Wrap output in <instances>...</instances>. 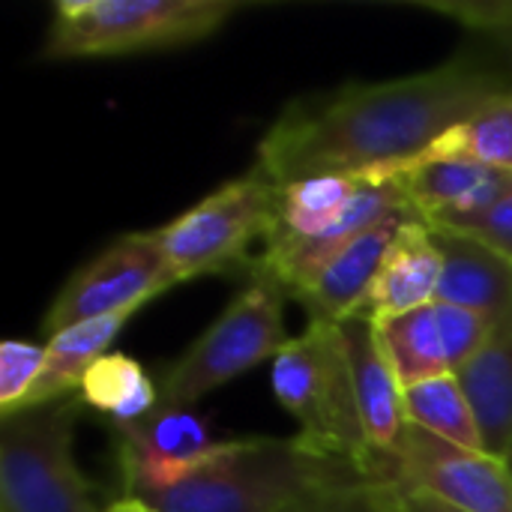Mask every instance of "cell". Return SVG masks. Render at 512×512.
Returning a JSON list of instances; mask_svg holds the SVG:
<instances>
[{
    "label": "cell",
    "mask_w": 512,
    "mask_h": 512,
    "mask_svg": "<svg viewBox=\"0 0 512 512\" xmlns=\"http://www.w3.org/2000/svg\"><path fill=\"white\" fill-rule=\"evenodd\" d=\"M510 90L495 69L459 57L405 78L306 93L288 102L258 141L255 171L273 186L309 177L372 180L420 156L447 129Z\"/></svg>",
    "instance_id": "6da1fadb"
},
{
    "label": "cell",
    "mask_w": 512,
    "mask_h": 512,
    "mask_svg": "<svg viewBox=\"0 0 512 512\" xmlns=\"http://www.w3.org/2000/svg\"><path fill=\"white\" fill-rule=\"evenodd\" d=\"M348 462L309 453L297 438L216 441L186 474L138 501L156 512H288Z\"/></svg>",
    "instance_id": "7a4b0ae2"
},
{
    "label": "cell",
    "mask_w": 512,
    "mask_h": 512,
    "mask_svg": "<svg viewBox=\"0 0 512 512\" xmlns=\"http://www.w3.org/2000/svg\"><path fill=\"white\" fill-rule=\"evenodd\" d=\"M273 393L297 420V441L309 453L384 477L363 432L339 324L309 321L300 336L288 339L273 360Z\"/></svg>",
    "instance_id": "3957f363"
},
{
    "label": "cell",
    "mask_w": 512,
    "mask_h": 512,
    "mask_svg": "<svg viewBox=\"0 0 512 512\" xmlns=\"http://www.w3.org/2000/svg\"><path fill=\"white\" fill-rule=\"evenodd\" d=\"M243 6L234 0H60L45 60L120 57L210 39Z\"/></svg>",
    "instance_id": "277c9868"
},
{
    "label": "cell",
    "mask_w": 512,
    "mask_h": 512,
    "mask_svg": "<svg viewBox=\"0 0 512 512\" xmlns=\"http://www.w3.org/2000/svg\"><path fill=\"white\" fill-rule=\"evenodd\" d=\"M285 294L276 276L252 267L246 288L162 375L159 405L192 408L258 363L276 360L291 339L285 333Z\"/></svg>",
    "instance_id": "5b68a950"
},
{
    "label": "cell",
    "mask_w": 512,
    "mask_h": 512,
    "mask_svg": "<svg viewBox=\"0 0 512 512\" xmlns=\"http://www.w3.org/2000/svg\"><path fill=\"white\" fill-rule=\"evenodd\" d=\"M78 402H54L3 420L0 512H96L75 465Z\"/></svg>",
    "instance_id": "8992f818"
},
{
    "label": "cell",
    "mask_w": 512,
    "mask_h": 512,
    "mask_svg": "<svg viewBox=\"0 0 512 512\" xmlns=\"http://www.w3.org/2000/svg\"><path fill=\"white\" fill-rule=\"evenodd\" d=\"M282 186H273L255 168L222 183L195 207L156 228L162 252L180 282L231 273L246 261L249 246L270 240L279 219Z\"/></svg>",
    "instance_id": "52a82bcc"
},
{
    "label": "cell",
    "mask_w": 512,
    "mask_h": 512,
    "mask_svg": "<svg viewBox=\"0 0 512 512\" xmlns=\"http://www.w3.org/2000/svg\"><path fill=\"white\" fill-rule=\"evenodd\" d=\"M174 285H180V279L171 270L156 231L123 234L69 276L48 306L42 327L48 336H54L84 321L138 312Z\"/></svg>",
    "instance_id": "ba28073f"
},
{
    "label": "cell",
    "mask_w": 512,
    "mask_h": 512,
    "mask_svg": "<svg viewBox=\"0 0 512 512\" xmlns=\"http://www.w3.org/2000/svg\"><path fill=\"white\" fill-rule=\"evenodd\" d=\"M390 480L459 512H512V468L486 450L453 447L408 426L390 465Z\"/></svg>",
    "instance_id": "9c48e42d"
},
{
    "label": "cell",
    "mask_w": 512,
    "mask_h": 512,
    "mask_svg": "<svg viewBox=\"0 0 512 512\" xmlns=\"http://www.w3.org/2000/svg\"><path fill=\"white\" fill-rule=\"evenodd\" d=\"M492 324L495 318L435 300L417 312L378 321L375 333L405 390L438 375H456L480 351Z\"/></svg>",
    "instance_id": "30bf717a"
},
{
    "label": "cell",
    "mask_w": 512,
    "mask_h": 512,
    "mask_svg": "<svg viewBox=\"0 0 512 512\" xmlns=\"http://www.w3.org/2000/svg\"><path fill=\"white\" fill-rule=\"evenodd\" d=\"M216 441L189 408H156L150 417L117 429V465L126 498H144L186 474Z\"/></svg>",
    "instance_id": "8fae6325"
},
{
    "label": "cell",
    "mask_w": 512,
    "mask_h": 512,
    "mask_svg": "<svg viewBox=\"0 0 512 512\" xmlns=\"http://www.w3.org/2000/svg\"><path fill=\"white\" fill-rule=\"evenodd\" d=\"M351 378H354V396L363 420L366 441L381 465V474L390 480V465L402 447V438L408 432L405 420V402H402V384L390 366V360L381 351L375 324L363 315H354L339 324Z\"/></svg>",
    "instance_id": "7c38bea8"
},
{
    "label": "cell",
    "mask_w": 512,
    "mask_h": 512,
    "mask_svg": "<svg viewBox=\"0 0 512 512\" xmlns=\"http://www.w3.org/2000/svg\"><path fill=\"white\" fill-rule=\"evenodd\" d=\"M411 207L402 195V189L396 183H369L363 186V192L357 195L354 207L348 210V216L333 225L330 231L318 234V237H306V240H285V237H273L264 246V255L255 261L258 270L276 276L282 282V288L288 294H303L315 276L354 240L360 237L366 228H372L378 219H384L393 210H405Z\"/></svg>",
    "instance_id": "4fadbf2b"
},
{
    "label": "cell",
    "mask_w": 512,
    "mask_h": 512,
    "mask_svg": "<svg viewBox=\"0 0 512 512\" xmlns=\"http://www.w3.org/2000/svg\"><path fill=\"white\" fill-rule=\"evenodd\" d=\"M411 219H420L411 207L393 210L384 219H378L372 228H366L360 237H354L315 276V282L303 294H297V300L309 309V321L342 324L354 318L363 309L393 240Z\"/></svg>",
    "instance_id": "5bb4252c"
},
{
    "label": "cell",
    "mask_w": 512,
    "mask_h": 512,
    "mask_svg": "<svg viewBox=\"0 0 512 512\" xmlns=\"http://www.w3.org/2000/svg\"><path fill=\"white\" fill-rule=\"evenodd\" d=\"M384 183H396L429 228H444L492 207L512 186V174L474 162H426L402 168Z\"/></svg>",
    "instance_id": "9a60e30c"
},
{
    "label": "cell",
    "mask_w": 512,
    "mask_h": 512,
    "mask_svg": "<svg viewBox=\"0 0 512 512\" xmlns=\"http://www.w3.org/2000/svg\"><path fill=\"white\" fill-rule=\"evenodd\" d=\"M441 273L444 255L435 243L432 228L423 219H411L393 240L375 276V285L357 315L378 324L432 306L438 300Z\"/></svg>",
    "instance_id": "2e32d148"
},
{
    "label": "cell",
    "mask_w": 512,
    "mask_h": 512,
    "mask_svg": "<svg viewBox=\"0 0 512 512\" xmlns=\"http://www.w3.org/2000/svg\"><path fill=\"white\" fill-rule=\"evenodd\" d=\"M456 375L477 414L486 453L507 459L512 450V303Z\"/></svg>",
    "instance_id": "e0dca14e"
},
{
    "label": "cell",
    "mask_w": 512,
    "mask_h": 512,
    "mask_svg": "<svg viewBox=\"0 0 512 512\" xmlns=\"http://www.w3.org/2000/svg\"><path fill=\"white\" fill-rule=\"evenodd\" d=\"M432 234L444 255L438 300L501 318L512 303V261L474 237L435 228Z\"/></svg>",
    "instance_id": "ac0fdd59"
},
{
    "label": "cell",
    "mask_w": 512,
    "mask_h": 512,
    "mask_svg": "<svg viewBox=\"0 0 512 512\" xmlns=\"http://www.w3.org/2000/svg\"><path fill=\"white\" fill-rule=\"evenodd\" d=\"M132 315L135 312H117V315L84 321V324H75V327H66V330L48 336L42 375H39L36 387L30 390L21 414L63 402L69 393H78L90 366L108 354L111 342L120 336V330L129 324Z\"/></svg>",
    "instance_id": "d6986e66"
},
{
    "label": "cell",
    "mask_w": 512,
    "mask_h": 512,
    "mask_svg": "<svg viewBox=\"0 0 512 512\" xmlns=\"http://www.w3.org/2000/svg\"><path fill=\"white\" fill-rule=\"evenodd\" d=\"M426 162H474L483 168L512 174V90L501 99L477 108L459 126L447 129L420 156L393 165L390 171L372 177L369 183H384L390 174L411 168V165H426Z\"/></svg>",
    "instance_id": "ffe728a7"
},
{
    "label": "cell",
    "mask_w": 512,
    "mask_h": 512,
    "mask_svg": "<svg viewBox=\"0 0 512 512\" xmlns=\"http://www.w3.org/2000/svg\"><path fill=\"white\" fill-rule=\"evenodd\" d=\"M78 399L87 408L111 417L114 429H120L150 417L159 408V384H153L144 366L129 354L108 351L84 375Z\"/></svg>",
    "instance_id": "44dd1931"
},
{
    "label": "cell",
    "mask_w": 512,
    "mask_h": 512,
    "mask_svg": "<svg viewBox=\"0 0 512 512\" xmlns=\"http://www.w3.org/2000/svg\"><path fill=\"white\" fill-rule=\"evenodd\" d=\"M363 177H309L282 186L279 219L270 234L285 240H306L339 225L363 192Z\"/></svg>",
    "instance_id": "7402d4cb"
},
{
    "label": "cell",
    "mask_w": 512,
    "mask_h": 512,
    "mask_svg": "<svg viewBox=\"0 0 512 512\" xmlns=\"http://www.w3.org/2000/svg\"><path fill=\"white\" fill-rule=\"evenodd\" d=\"M405 420L462 450H486L477 414L459 375H438L402 390Z\"/></svg>",
    "instance_id": "603a6c76"
},
{
    "label": "cell",
    "mask_w": 512,
    "mask_h": 512,
    "mask_svg": "<svg viewBox=\"0 0 512 512\" xmlns=\"http://www.w3.org/2000/svg\"><path fill=\"white\" fill-rule=\"evenodd\" d=\"M288 512H402V507L393 480L345 468L333 480L306 492Z\"/></svg>",
    "instance_id": "cb8c5ba5"
},
{
    "label": "cell",
    "mask_w": 512,
    "mask_h": 512,
    "mask_svg": "<svg viewBox=\"0 0 512 512\" xmlns=\"http://www.w3.org/2000/svg\"><path fill=\"white\" fill-rule=\"evenodd\" d=\"M45 366V345L6 339L0 345V417L21 414Z\"/></svg>",
    "instance_id": "d4e9b609"
},
{
    "label": "cell",
    "mask_w": 512,
    "mask_h": 512,
    "mask_svg": "<svg viewBox=\"0 0 512 512\" xmlns=\"http://www.w3.org/2000/svg\"><path fill=\"white\" fill-rule=\"evenodd\" d=\"M435 231H453V234L474 237V240L486 243L489 249L501 252L507 261H512V186L483 213L468 216L453 225H444V228H435Z\"/></svg>",
    "instance_id": "484cf974"
},
{
    "label": "cell",
    "mask_w": 512,
    "mask_h": 512,
    "mask_svg": "<svg viewBox=\"0 0 512 512\" xmlns=\"http://www.w3.org/2000/svg\"><path fill=\"white\" fill-rule=\"evenodd\" d=\"M399 486V483H396ZM399 507L402 512H459L453 507H447L444 501L432 498V495H423V492H408L399 486Z\"/></svg>",
    "instance_id": "4316f807"
},
{
    "label": "cell",
    "mask_w": 512,
    "mask_h": 512,
    "mask_svg": "<svg viewBox=\"0 0 512 512\" xmlns=\"http://www.w3.org/2000/svg\"><path fill=\"white\" fill-rule=\"evenodd\" d=\"M102 512H156L150 504H144V501H138V498H117V501H111L108 507Z\"/></svg>",
    "instance_id": "83f0119b"
},
{
    "label": "cell",
    "mask_w": 512,
    "mask_h": 512,
    "mask_svg": "<svg viewBox=\"0 0 512 512\" xmlns=\"http://www.w3.org/2000/svg\"><path fill=\"white\" fill-rule=\"evenodd\" d=\"M507 462H510V468H512V450H510V453H507Z\"/></svg>",
    "instance_id": "f1b7e54d"
}]
</instances>
